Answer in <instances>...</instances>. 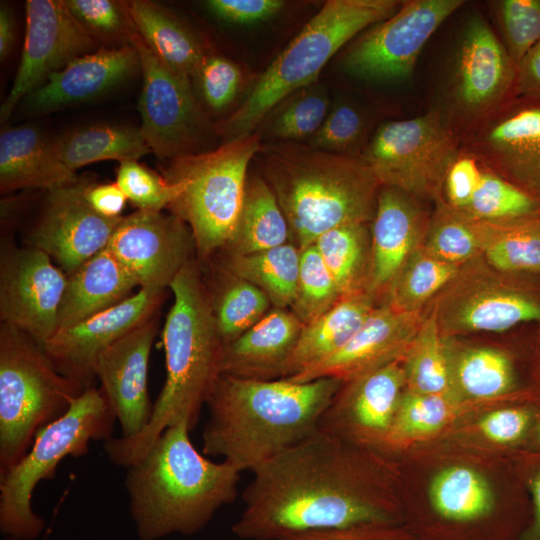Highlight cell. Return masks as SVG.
Instances as JSON below:
<instances>
[{
  "mask_svg": "<svg viewBox=\"0 0 540 540\" xmlns=\"http://www.w3.org/2000/svg\"><path fill=\"white\" fill-rule=\"evenodd\" d=\"M320 431L255 468L232 525L243 540L298 532L400 525L394 505L371 480L370 461Z\"/></svg>",
  "mask_w": 540,
  "mask_h": 540,
  "instance_id": "obj_1",
  "label": "cell"
},
{
  "mask_svg": "<svg viewBox=\"0 0 540 540\" xmlns=\"http://www.w3.org/2000/svg\"><path fill=\"white\" fill-rule=\"evenodd\" d=\"M342 381L250 380L221 374L206 402L203 453L253 471L318 432Z\"/></svg>",
  "mask_w": 540,
  "mask_h": 540,
  "instance_id": "obj_2",
  "label": "cell"
},
{
  "mask_svg": "<svg viewBox=\"0 0 540 540\" xmlns=\"http://www.w3.org/2000/svg\"><path fill=\"white\" fill-rule=\"evenodd\" d=\"M169 288L174 301L162 333L165 382L152 417L140 433L104 442L105 454L116 466L126 468L139 460L168 427L181 420H187L193 430L221 375L224 344L198 262L187 263Z\"/></svg>",
  "mask_w": 540,
  "mask_h": 540,
  "instance_id": "obj_3",
  "label": "cell"
},
{
  "mask_svg": "<svg viewBox=\"0 0 540 540\" xmlns=\"http://www.w3.org/2000/svg\"><path fill=\"white\" fill-rule=\"evenodd\" d=\"M187 420L168 427L147 452L127 468L129 511L141 540L173 533L193 535L237 496L240 471L200 454Z\"/></svg>",
  "mask_w": 540,
  "mask_h": 540,
  "instance_id": "obj_4",
  "label": "cell"
},
{
  "mask_svg": "<svg viewBox=\"0 0 540 540\" xmlns=\"http://www.w3.org/2000/svg\"><path fill=\"white\" fill-rule=\"evenodd\" d=\"M263 171L299 249L331 229L374 217L381 184L360 157L279 144L263 151Z\"/></svg>",
  "mask_w": 540,
  "mask_h": 540,
  "instance_id": "obj_5",
  "label": "cell"
},
{
  "mask_svg": "<svg viewBox=\"0 0 540 540\" xmlns=\"http://www.w3.org/2000/svg\"><path fill=\"white\" fill-rule=\"evenodd\" d=\"M397 0H329L260 75L249 95L224 121L226 141L253 134L279 103L315 83L330 58L350 39L400 7Z\"/></svg>",
  "mask_w": 540,
  "mask_h": 540,
  "instance_id": "obj_6",
  "label": "cell"
},
{
  "mask_svg": "<svg viewBox=\"0 0 540 540\" xmlns=\"http://www.w3.org/2000/svg\"><path fill=\"white\" fill-rule=\"evenodd\" d=\"M261 150L257 134L227 141L212 151L169 160L162 176L177 188L168 207L185 222L202 260L222 251L241 213L247 171Z\"/></svg>",
  "mask_w": 540,
  "mask_h": 540,
  "instance_id": "obj_7",
  "label": "cell"
},
{
  "mask_svg": "<svg viewBox=\"0 0 540 540\" xmlns=\"http://www.w3.org/2000/svg\"><path fill=\"white\" fill-rule=\"evenodd\" d=\"M116 415L101 388L85 390L68 411L40 429L26 455L0 477V531L5 537L33 540L45 528L32 496L43 480L54 479L66 457L85 456L92 441L113 437Z\"/></svg>",
  "mask_w": 540,
  "mask_h": 540,
  "instance_id": "obj_8",
  "label": "cell"
},
{
  "mask_svg": "<svg viewBox=\"0 0 540 540\" xmlns=\"http://www.w3.org/2000/svg\"><path fill=\"white\" fill-rule=\"evenodd\" d=\"M84 391L60 374L44 348L0 325V477L29 451L37 432L64 415Z\"/></svg>",
  "mask_w": 540,
  "mask_h": 540,
  "instance_id": "obj_9",
  "label": "cell"
},
{
  "mask_svg": "<svg viewBox=\"0 0 540 540\" xmlns=\"http://www.w3.org/2000/svg\"><path fill=\"white\" fill-rule=\"evenodd\" d=\"M453 132L436 110L381 125L359 156L381 186L428 195L444 182L455 159Z\"/></svg>",
  "mask_w": 540,
  "mask_h": 540,
  "instance_id": "obj_10",
  "label": "cell"
},
{
  "mask_svg": "<svg viewBox=\"0 0 540 540\" xmlns=\"http://www.w3.org/2000/svg\"><path fill=\"white\" fill-rule=\"evenodd\" d=\"M130 43L138 52L143 77L140 131L151 152L168 160L198 153L205 123L190 80L157 58L135 30Z\"/></svg>",
  "mask_w": 540,
  "mask_h": 540,
  "instance_id": "obj_11",
  "label": "cell"
},
{
  "mask_svg": "<svg viewBox=\"0 0 540 540\" xmlns=\"http://www.w3.org/2000/svg\"><path fill=\"white\" fill-rule=\"evenodd\" d=\"M462 0L402 2L387 19L371 26L344 57V68L369 80H398L409 76L426 42L458 8Z\"/></svg>",
  "mask_w": 540,
  "mask_h": 540,
  "instance_id": "obj_12",
  "label": "cell"
},
{
  "mask_svg": "<svg viewBox=\"0 0 540 540\" xmlns=\"http://www.w3.org/2000/svg\"><path fill=\"white\" fill-rule=\"evenodd\" d=\"M68 275L40 249L2 245L0 320L42 347L58 329L59 308Z\"/></svg>",
  "mask_w": 540,
  "mask_h": 540,
  "instance_id": "obj_13",
  "label": "cell"
},
{
  "mask_svg": "<svg viewBox=\"0 0 540 540\" xmlns=\"http://www.w3.org/2000/svg\"><path fill=\"white\" fill-rule=\"evenodd\" d=\"M25 14L23 51L12 87L0 108L2 123L50 75L94 51L96 43L64 1L28 0Z\"/></svg>",
  "mask_w": 540,
  "mask_h": 540,
  "instance_id": "obj_14",
  "label": "cell"
},
{
  "mask_svg": "<svg viewBox=\"0 0 540 540\" xmlns=\"http://www.w3.org/2000/svg\"><path fill=\"white\" fill-rule=\"evenodd\" d=\"M107 248L140 288L166 290L195 248L185 222L172 213L137 210L123 215Z\"/></svg>",
  "mask_w": 540,
  "mask_h": 540,
  "instance_id": "obj_15",
  "label": "cell"
},
{
  "mask_svg": "<svg viewBox=\"0 0 540 540\" xmlns=\"http://www.w3.org/2000/svg\"><path fill=\"white\" fill-rule=\"evenodd\" d=\"M88 181L48 191L28 245L45 252L68 276L105 249L120 218H106L88 203Z\"/></svg>",
  "mask_w": 540,
  "mask_h": 540,
  "instance_id": "obj_16",
  "label": "cell"
},
{
  "mask_svg": "<svg viewBox=\"0 0 540 540\" xmlns=\"http://www.w3.org/2000/svg\"><path fill=\"white\" fill-rule=\"evenodd\" d=\"M165 290H140L114 307L56 331L43 347L54 367L82 391L95 387L99 355L154 315Z\"/></svg>",
  "mask_w": 540,
  "mask_h": 540,
  "instance_id": "obj_17",
  "label": "cell"
},
{
  "mask_svg": "<svg viewBox=\"0 0 540 540\" xmlns=\"http://www.w3.org/2000/svg\"><path fill=\"white\" fill-rule=\"evenodd\" d=\"M405 388L403 359L343 382L321 413L318 431L349 444H384Z\"/></svg>",
  "mask_w": 540,
  "mask_h": 540,
  "instance_id": "obj_18",
  "label": "cell"
},
{
  "mask_svg": "<svg viewBox=\"0 0 540 540\" xmlns=\"http://www.w3.org/2000/svg\"><path fill=\"white\" fill-rule=\"evenodd\" d=\"M157 326L154 315L107 347L97 359L96 379L116 415L123 438L140 433L153 414L148 369Z\"/></svg>",
  "mask_w": 540,
  "mask_h": 540,
  "instance_id": "obj_19",
  "label": "cell"
},
{
  "mask_svg": "<svg viewBox=\"0 0 540 540\" xmlns=\"http://www.w3.org/2000/svg\"><path fill=\"white\" fill-rule=\"evenodd\" d=\"M423 318L421 312L399 311L387 303L376 306L342 348L286 380L301 383L336 378L346 382L403 359Z\"/></svg>",
  "mask_w": 540,
  "mask_h": 540,
  "instance_id": "obj_20",
  "label": "cell"
},
{
  "mask_svg": "<svg viewBox=\"0 0 540 540\" xmlns=\"http://www.w3.org/2000/svg\"><path fill=\"white\" fill-rule=\"evenodd\" d=\"M475 146L498 174L540 200V98L516 94L504 102Z\"/></svg>",
  "mask_w": 540,
  "mask_h": 540,
  "instance_id": "obj_21",
  "label": "cell"
},
{
  "mask_svg": "<svg viewBox=\"0 0 540 540\" xmlns=\"http://www.w3.org/2000/svg\"><path fill=\"white\" fill-rule=\"evenodd\" d=\"M434 310L445 336L502 332L524 322L540 321V300L495 279L454 283Z\"/></svg>",
  "mask_w": 540,
  "mask_h": 540,
  "instance_id": "obj_22",
  "label": "cell"
},
{
  "mask_svg": "<svg viewBox=\"0 0 540 540\" xmlns=\"http://www.w3.org/2000/svg\"><path fill=\"white\" fill-rule=\"evenodd\" d=\"M518 69L505 45L480 17L473 18L460 45L454 84L458 107L479 116L518 94Z\"/></svg>",
  "mask_w": 540,
  "mask_h": 540,
  "instance_id": "obj_23",
  "label": "cell"
},
{
  "mask_svg": "<svg viewBox=\"0 0 540 540\" xmlns=\"http://www.w3.org/2000/svg\"><path fill=\"white\" fill-rule=\"evenodd\" d=\"M140 68L138 52L128 43L82 55L27 95L25 108L46 113L99 96L123 82Z\"/></svg>",
  "mask_w": 540,
  "mask_h": 540,
  "instance_id": "obj_24",
  "label": "cell"
},
{
  "mask_svg": "<svg viewBox=\"0 0 540 540\" xmlns=\"http://www.w3.org/2000/svg\"><path fill=\"white\" fill-rule=\"evenodd\" d=\"M425 217L412 196L381 186L372 219L371 265L367 291H388L411 254L422 243Z\"/></svg>",
  "mask_w": 540,
  "mask_h": 540,
  "instance_id": "obj_25",
  "label": "cell"
},
{
  "mask_svg": "<svg viewBox=\"0 0 540 540\" xmlns=\"http://www.w3.org/2000/svg\"><path fill=\"white\" fill-rule=\"evenodd\" d=\"M304 324L289 309L274 308L223 346L221 374L250 380L283 379Z\"/></svg>",
  "mask_w": 540,
  "mask_h": 540,
  "instance_id": "obj_26",
  "label": "cell"
},
{
  "mask_svg": "<svg viewBox=\"0 0 540 540\" xmlns=\"http://www.w3.org/2000/svg\"><path fill=\"white\" fill-rule=\"evenodd\" d=\"M137 286L136 279L106 247L68 276L57 330L114 307Z\"/></svg>",
  "mask_w": 540,
  "mask_h": 540,
  "instance_id": "obj_27",
  "label": "cell"
},
{
  "mask_svg": "<svg viewBox=\"0 0 540 540\" xmlns=\"http://www.w3.org/2000/svg\"><path fill=\"white\" fill-rule=\"evenodd\" d=\"M76 172L57 156L40 131L31 126L5 129L0 134V189L40 188L47 191L75 182Z\"/></svg>",
  "mask_w": 540,
  "mask_h": 540,
  "instance_id": "obj_28",
  "label": "cell"
},
{
  "mask_svg": "<svg viewBox=\"0 0 540 540\" xmlns=\"http://www.w3.org/2000/svg\"><path fill=\"white\" fill-rule=\"evenodd\" d=\"M376 307L367 290L341 299L311 323L304 325L286 366L283 379L295 376L342 348Z\"/></svg>",
  "mask_w": 540,
  "mask_h": 540,
  "instance_id": "obj_29",
  "label": "cell"
},
{
  "mask_svg": "<svg viewBox=\"0 0 540 540\" xmlns=\"http://www.w3.org/2000/svg\"><path fill=\"white\" fill-rule=\"evenodd\" d=\"M429 503L437 521L450 529H470L495 512L489 483L476 470L461 465L446 467L433 477Z\"/></svg>",
  "mask_w": 540,
  "mask_h": 540,
  "instance_id": "obj_30",
  "label": "cell"
},
{
  "mask_svg": "<svg viewBox=\"0 0 540 540\" xmlns=\"http://www.w3.org/2000/svg\"><path fill=\"white\" fill-rule=\"evenodd\" d=\"M125 5L135 31L153 54L180 76L196 77L207 55L195 36L156 3L134 0Z\"/></svg>",
  "mask_w": 540,
  "mask_h": 540,
  "instance_id": "obj_31",
  "label": "cell"
},
{
  "mask_svg": "<svg viewBox=\"0 0 540 540\" xmlns=\"http://www.w3.org/2000/svg\"><path fill=\"white\" fill-rule=\"evenodd\" d=\"M288 242L289 225L273 190L263 178H248L235 232L222 251L226 256L248 255Z\"/></svg>",
  "mask_w": 540,
  "mask_h": 540,
  "instance_id": "obj_32",
  "label": "cell"
},
{
  "mask_svg": "<svg viewBox=\"0 0 540 540\" xmlns=\"http://www.w3.org/2000/svg\"><path fill=\"white\" fill-rule=\"evenodd\" d=\"M55 153L72 171L103 160H139L151 152L140 128L96 124L52 141Z\"/></svg>",
  "mask_w": 540,
  "mask_h": 540,
  "instance_id": "obj_33",
  "label": "cell"
},
{
  "mask_svg": "<svg viewBox=\"0 0 540 540\" xmlns=\"http://www.w3.org/2000/svg\"><path fill=\"white\" fill-rule=\"evenodd\" d=\"M444 337L458 400L497 397L513 387V365L504 352L485 346L458 345L449 336Z\"/></svg>",
  "mask_w": 540,
  "mask_h": 540,
  "instance_id": "obj_34",
  "label": "cell"
},
{
  "mask_svg": "<svg viewBox=\"0 0 540 540\" xmlns=\"http://www.w3.org/2000/svg\"><path fill=\"white\" fill-rule=\"evenodd\" d=\"M300 249L291 242L248 255L225 256L221 271L261 289L274 308L290 309L297 291Z\"/></svg>",
  "mask_w": 540,
  "mask_h": 540,
  "instance_id": "obj_35",
  "label": "cell"
},
{
  "mask_svg": "<svg viewBox=\"0 0 540 540\" xmlns=\"http://www.w3.org/2000/svg\"><path fill=\"white\" fill-rule=\"evenodd\" d=\"M472 221L481 254L492 268L502 273L540 271V217Z\"/></svg>",
  "mask_w": 540,
  "mask_h": 540,
  "instance_id": "obj_36",
  "label": "cell"
},
{
  "mask_svg": "<svg viewBox=\"0 0 540 540\" xmlns=\"http://www.w3.org/2000/svg\"><path fill=\"white\" fill-rule=\"evenodd\" d=\"M341 297L367 290L371 234L366 223H351L323 233L314 243Z\"/></svg>",
  "mask_w": 540,
  "mask_h": 540,
  "instance_id": "obj_37",
  "label": "cell"
},
{
  "mask_svg": "<svg viewBox=\"0 0 540 540\" xmlns=\"http://www.w3.org/2000/svg\"><path fill=\"white\" fill-rule=\"evenodd\" d=\"M403 367L407 389L459 401L453 388L445 337L434 310L423 318L403 358Z\"/></svg>",
  "mask_w": 540,
  "mask_h": 540,
  "instance_id": "obj_38",
  "label": "cell"
},
{
  "mask_svg": "<svg viewBox=\"0 0 540 540\" xmlns=\"http://www.w3.org/2000/svg\"><path fill=\"white\" fill-rule=\"evenodd\" d=\"M457 213L471 220L489 222L540 217V200L483 163L465 206Z\"/></svg>",
  "mask_w": 540,
  "mask_h": 540,
  "instance_id": "obj_39",
  "label": "cell"
},
{
  "mask_svg": "<svg viewBox=\"0 0 540 540\" xmlns=\"http://www.w3.org/2000/svg\"><path fill=\"white\" fill-rule=\"evenodd\" d=\"M460 271V266L440 261L419 246L391 283L386 303L399 311L421 312L423 305L450 285Z\"/></svg>",
  "mask_w": 540,
  "mask_h": 540,
  "instance_id": "obj_40",
  "label": "cell"
},
{
  "mask_svg": "<svg viewBox=\"0 0 540 540\" xmlns=\"http://www.w3.org/2000/svg\"><path fill=\"white\" fill-rule=\"evenodd\" d=\"M221 272L224 282L215 296L210 294V297L217 330L225 345L258 323L270 311L272 304L257 286Z\"/></svg>",
  "mask_w": 540,
  "mask_h": 540,
  "instance_id": "obj_41",
  "label": "cell"
},
{
  "mask_svg": "<svg viewBox=\"0 0 540 540\" xmlns=\"http://www.w3.org/2000/svg\"><path fill=\"white\" fill-rule=\"evenodd\" d=\"M457 400L405 388L384 445L400 448L441 430L455 415Z\"/></svg>",
  "mask_w": 540,
  "mask_h": 540,
  "instance_id": "obj_42",
  "label": "cell"
},
{
  "mask_svg": "<svg viewBox=\"0 0 540 540\" xmlns=\"http://www.w3.org/2000/svg\"><path fill=\"white\" fill-rule=\"evenodd\" d=\"M424 240V251L448 264L462 265L481 254L480 240L472 220L441 203L430 221Z\"/></svg>",
  "mask_w": 540,
  "mask_h": 540,
  "instance_id": "obj_43",
  "label": "cell"
},
{
  "mask_svg": "<svg viewBox=\"0 0 540 540\" xmlns=\"http://www.w3.org/2000/svg\"><path fill=\"white\" fill-rule=\"evenodd\" d=\"M341 299L334 278L314 244L300 249L296 297L290 310L307 325Z\"/></svg>",
  "mask_w": 540,
  "mask_h": 540,
  "instance_id": "obj_44",
  "label": "cell"
},
{
  "mask_svg": "<svg viewBox=\"0 0 540 540\" xmlns=\"http://www.w3.org/2000/svg\"><path fill=\"white\" fill-rule=\"evenodd\" d=\"M328 93L322 86H307L275 114L268 133L286 141L310 139L330 111Z\"/></svg>",
  "mask_w": 540,
  "mask_h": 540,
  "instance_id": "obj_45",
  "label": "cell"
},
{
  "mask_svg": "<svg viewBox=\"0 0 540 540\" xmlns=\"http://www.w3.org/2000/svg\"><path fill=\"white\" fill-rule=\"evenodd\" d=\"M118 186L138 210L163 211L177 194L174 184L162 175L139 163L138 160L121 162L116 175Z\"/></svg>",
  "mask_w": 540,
  "mask_h": 540,
  "instance_id": "obj_46",
  "label": "cell"
},
{
  "mask_svg": "<svg viewBox=\"0 0 540 540\" xmlns=\"http://www.w3.org/2000/svg\"><path fill=\"white\" fill-rule=\"evenodd\" d=\"M499 19L504 45L518 67L540 42V0H503L499 3Z\"/></svg>",
  "mask_w": 540,
  "mask_h": 540,
  "instance_id": "obj_47",
  "label": "cell"
},
{
  "mask_svg": "<svg viewBox=\"0 0 540 540\" xmlns=\"http://www.w3.org/2000/svg\"><path fill=\"white\" fill-rule=\"evenodd\" d=\"M67 8L95 38H123L134 32L125 3L112 0H64Z\"/></svg>",
  "mask_w": 540,
  "mask_h": 540,
  "instance_id": "obj_48",
  "label": "cell"
},
{
  "mask_svg": "<svg viewBox=\"0 0 540 540\" xmlns=\"http://www.w3.org/2000/svg\"><path fill=\"white\" fill-rule=\"evenodd\" d=\"M364 131L361 114L351 105L340 103L332 108L318 131L309 139V146L321 151L351 155Z\"/></svg>",
  "mask_w": 540,
  "mask_h": 540,
  "instance_id": "obj_49",
  "label": "cell"
},
{
  "mask_svg": "<svg viewBox=\"0 0 540 540\" xmlns=\"http://www.w3.org/2000/svg\"><path fill=\"white\" fill-rule=\"evenodd\" d=\"M196 78L206 103L212 109L221 110L236 96L242 74L232 61L220 56H206Z\"/></svg>",
  "mask_w": 540,
  "mask_h": 540,
  "instance_id": "obj_50",
  "label": "cell"
},
{
  "mask_svg": "<svg viewBox=\"0 0 540 540\" xmlns=\"http://www.w3.org/2000/svg\"><path fill=\"white\" fill-rule=\"evenodd\" d=\"M279 540H419L400 525H366L298 532Z\"/></svg>",
  "mask_w": 540,
  "mask_h": 540,
  "instance_id": "obj_51",
  "label": "cell"
},
{
  "mask_svg": "<svg viewBox=\"0 0 540 540\" xmlns=\"http://www.w3.org/2000/svg\"><path fill=\"white\" fill-rule=\"evenodd\" d=\"M285 2L281 0H209L206 6L219 19L233 24H254L276 15Z\"/></svg>",
  "mask_w": 540,
  "mask_h": 540,
  "instance_id": "obj_52",
  "label": "cell"
},
{
  "mask_svg": "<svg viewBox=\"0 0 540 540\" xmlns=\"http://www.w3.org/2000/svg\"><path fill=\"white\" fill-rule=\"evenodd\" d=\"M529 411L521 408H503L491 411L478 421V429L488 440L497 444H510L519 440L530 425Z\"/></svg>",
  "mask_w": 540,
  "mask_h": 540,
  "instance_id": "obj_53",
  "label": "cell"
},
{
  "mask_svg": "<svg viewBox=\"0 0 540 540\" xmlns=\"http://www.w3.org/2000/svg\"><path fill=\"white\" fill-rule=\"evenodd\" d=\"M85 195L90 206L101 216L111 219L123 216L128 199L116 182H88Z\"/></svg>",
  "mask_w": 540,
  "mask_h": 540,
  "instance_id": "obj_54",
  "label": "cell"
},
{
  "mask_svg": "<svg viewBox=\"0 0 540 540\" xmlns=\"http://www.w3.org/2000/svg\"><path fill=\"white\" fill-rule=\"evenodd\" d=\"M517 92L540 98V42L519 63Z\"/></svg>",
  "mask_w": 540,
  "mask_h": 540,
  "instance_id": "obj_55",
  "label": "cell"
},
{
  "mask_svg": "<svg viewBox=\"0 0 540 540\" xmlns=\"http://www.w3.org/2000/svg\"><path fill=\"white\" fill-rule=\"evenodd\" d=\"M15 20L12 11L7 5L0 7V58L4 60L14 45Z\"/></svg>",
  "mask_w": 540,
  "mask_h": 540,
  "instance_id": "obj_56",
  "label": "cell"
},
{
  "mask_svg": "<svg viewBox=\"0 0 540 540\" xmlns=\"http://www.w3.org/2000/svg\"><path fill=\"white\" fill-rule=\"evenodd\" d=\"M530 489L533 499L532 520L517 540H540V472L532 479Z\"/></svg>",
  "mask_w": 540,
  "mask_h": 540,
  "instance_id": "obj_57",
  "label": "cell"
},
{
  "mask_svg": "<svg viewBox=\"0 0 540 540\" xmlns=\"http://www.w3.org/2000/svg\"><path fill=\"white\" fill-rule=\"evenodd\" d=\"M536 438H537V441L540 442V422H539V424L537 426Z\"/></svg>",
  "mask_w": 540,
  "mask_h": 540,
  "instance_id": "obj_58",
  "label": "cell"
},
{
  "mask_svg": "<svg viewBox=\"0 0 540 540\" xmlns=\"http://www.w3.org/2000/svg\"><path fill=\"white\" fill-rule=\"evenodd\" d=\"M4 540H20V539L13 538V537H5Z\"/></svg>",
  "mask_w": 540,
  "mask_h": 540,
  "instance_id": "obj_59",
  "label": "cell"
}]
</instances>
